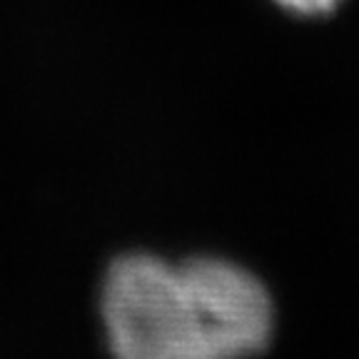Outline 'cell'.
Segmentation results:
<instances>
[{
  "mask_svg": "<svg viewBox=\"0 0 359 359\" xmlns=\"http://www.w3.org/2000/svg\"><path fill=\"white\" fill-rule=\"evenodd\" d=\"M102 317L110 349L125 359L242 357L264 349L272 334V302L259 280L212 257L115 259Z\"/></svg>",
  "mask_w": 359,
  "mask_h": 359,
  "instance_id": "1",
  "label": "cell"
},
{
  "mask_svg": "<svg viewBox=\"0 0 359 359\" xmlns=\"http://www.w3.org/2000/svg\"><path fill=\"white\" fill-rule=\"evenodd\" d=\"M277 3L299 15H322V13L334 11L342 0H277Z\"/></svg>",
  "mask_w": 359,
  "mask_h": 359,
  "instance_id": "2",
  "label": "cell"
}]
</instances>
